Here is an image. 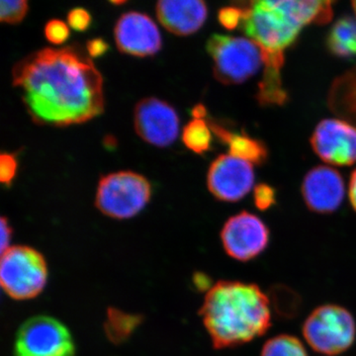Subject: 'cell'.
<instances>
[{
    "instance_id": "obj_29",
    "label": "cell",
    "mask_w": 356,
    "mask_h": 356,
    "mask_svg": "<svg viewBox=\"0 0 356 356\" xmlns=\"http://www.w3.org/2000/svg\"><path fill=\"white\" fill-rule=\"evenodd\" d=\"M1 254L10 248L11 236H13V228L9 225L8 220L6 217L1 218Z\"/></svg>"
},
{
    "instance_id": "obj_27",
    "label": "cell",
    "mask_w": 356,
    "mask_h": 356,
    "mask_svg": "<svg viewBox=\"0 0 356 356\" xmlns=\"http://www.w3.org/2000/svg\"><path fill=\"white\" fill-rule=\"evenodd\" d=\"M255 206L259 210H267L275 204L276 192L270 185L261 184L254 188Z\"/></svg>"
},
{
    "instance_id": "obj_16",
    "label": "cell",
    "mask_w": 356,
    "mask_h": 356,
    "mask_svg": "<svg viewBox=\"0 0 356 356\" xmlns=\"http://www.w3.org/2000/svg\"><path fill=\"white\" fill-rule=\"evenodd\" d=\"M211 131L222 144L229 147V154L248 163L261 165L268 156L266 145L245 133H235L213 120L208 121Z\"/></svg>"
},
{
    "instance_id": "obj_21",
    "label": "cell",
    "mask_w": 356,
    "mask_h": 356,
    "mask_svg": "<svg viewBox=\"0 0 356 356\" xmlns=\"http://www.w3.org/2000/svg\"><path fill=\"white\" fill-rule=\"evenodd\" d=\"M261 356H308V353L296 337L280 334L264 343Z\"/></svg>"
},
{
    "instance_id": "obj_1",
    "label": "cell",
    "mask_w": 356,
    "mask_h": 356,
    "mask_svg": "<svg viewBox=\"0 0 356 356\" xmlns=\"http://www.w3.org/2000/svg\"><path fill=\"white\" fill-rule=\"evenodd\" d=\"M13 84L38 125L67 127L104 111L102 74L81 47L30 54L14 65Z\"/></svg>"
},
{
    "instance_id": "obj_19",
    "label": "cell",
    "mask_w": 356,
    "mask_h": 356,
    "mask_svg": "<svg viewBox=\"0 0 356 356\" xmlns=\"http://www.w3.org/2000/svg\"><path fill=\"white\" fill-rule=\"evenodd\" d=\"M142 322L139 316L131 315L117 309H110L107 314L104 330L112 343L126 341Z\"/></svg>"
},
{
    "instance_id": "obj_9",
    "label": "cell",
    "mask_w": 356,
    "mask_h": 356,
    "mask_svg": "<svg viewBox=\"0 0 356 356\" xmlns=\"http://www.w3.org/2000/svg\"><path fill=\"white\" fill-rule=\"evenodd\" d=\"M221 240L225 252L232 259L248 261L264 252L268 245L269 231L261 219L243 211L226 222Z\"/></svg>"
},
{
    "instance_id": "obj_3",
    "label": "cell",
    "mask_w": 356,
    "mask_h": 356,
    "mask_svg": "<svg viewBox=\"0 0 356 356\" xmlns=\"http://www.w3.org/2000/svg\"><path fill=\"white\" fill-rule=\"evenodd\" d=\"M332 1L314 0H264L248 2L243 8L242 28L264 50L283 53L310 24H327L332 20Z\"/></svg>"
},
{
    "instance_id": "obj_8",
    "label": "cell",
    "mask_w": 356,
    "mask_h": 356,
    "mask_svg": "<svg viewBox=\"0 0 356 356\" xmlns=\"http://www.w3.org/2000/svg\"><path fill=\"white\" fill-rule=\"evenodd\" d=\"M69 330L56 318L38 316L21 325L15 339L14 356H74Z\"/></svg>"
},
{
    "instance_id": "obj_18",
    "label": "cell",
    "mask_w": 356,
    "mask_h": 356,
    "mask_svg": "<svg viewBox=\"0 0 356 356\" xmlns=\"http://www.w3.org/2000/svg\"><path fill=\"white\" fill-rule=\"evenodd\" d=\"M327 47L337 57H356V20L348 16L337 20L327 35Z\"/></svg>"
},
{
    "instance_id": "obj_22",
    "label": "cell",
    "mask_w": 356,
    "mask_h": 356,
    "mask_svg": "<svg viewBox=\"0 0 356 356\" xmlns=\"http://www.w3.org/2000/svg\"><path fill=\"white\" fill-rule=\"evenodd\" d=\"M29 10L26 0H2L0 2V20L8 24H18L24 19Z\"/></svg>"
},
{
    "instance_id": "obj_13",
    "label": "cell",
    "mask_w": 356,
    "mask_h": 356,
    "mask_svg": "<svg viewBox=\"0 0 356 356\" xmlns=\"http://www.w3.org/2000/svg\"><path fill=\"white\" fill-rule=\"evenodd\" d=\"M311 144L325 163L348 166L356 163V128L339 119H325L318 124Z\"/></svg>"
},
{
    "instance_id": "obj_6",
    "label": "cell",
    "mask_w": 356,
    "mask_h": 356,
    "mask_svg": "<svg viewBox=\"0 0 356 356\" xmlns=\"http://www.w3.org/2000/svg\"><path fill=\"white\" fill-rule=\"evenodd\" d=\"M48 280V267L43 255L34 248L17 245L2 254L0 282L14 300H29L43 291Z\"/></svg>"
},
{
    "instance_id": "obj_17",
    "label": "cell",
    "mask_w": 356,
    "mask_h": 356,
    "mask_svg": "<svg viewBox=\"0 0 356 356\" xmlns=\"http://www.w3.org/2000/svg\"><path fill=\"white\" fill-rule=\"evenodd\" d=\"M284 64V54L267 53L264 76L259 83L257 99L262 105H281L286 102L287 93L281 83L280 69Z\"/></svg>"
},
{
    "instance_id": "obj_25",
    "label": "cell",
    "mask_w": 356,
    "mask_h": 356,
    "mask_svg": "<svg viewBox=\"0 0 356 356\" xmlns=\"http://www.w3.org/2000/svg\"><path fill=\"white\" fill-rule=\"evenodd\" d=\"M67 24L74 31H88L92 25V16L83 7H76L67 13Z\"/></svg>"
},
{
    "instance_id": "obj_20",
    "label": "cell",
    "mask_w": 356,
    "mask_h": 356,
    "mask_svg": "<svg viewBox=\"0 0 356 356\" xmlns=\"http://www.w3.org/2000/svg\"><path fill=\"white\" fill-rule=\"evenodd\" d=\"M182 140L185 146L193 153L202 154L209 151L212 143L209 124L204 120L193 119L185 126Z\"/></svg>"
},
{
    "instance_id": "obj_15",
    "label": "cell",
    "mask_w": 356,
    "mask_h": 356,
    "mask_svg": "<svg viewBox=\"0 0 356 356\" xmlns=\"http://www.w3.org/2000/svg\"><path fill=\"white\" fill-rule=\"evenodd\" d=\"M156 13L161 24L177 36H188L200 29L207 19V4L202 0H161Z\"/></svg>"
},
{
    "instance_id": "obj_10",
    "label": "cell",
    "mask_w": 356,
    "mask_h": 356,
    "mask_svg": "<svg viewBox=\"0 0 356 356\" xmlns=\"http://www.w3.org/2000/svg\"><path fill=\"white\" fill-rule=\"evenodd\" d=\"M254 178L252 163L231 154H221L211 163L207 186L218 200L236 202L252 191Z\"/></svg>"
},
{
    "instance_id": "obj_32",
    "label": "cell",
    "mask_w": 356,
    "mask_h": 356,
    "mask_svg": "<svg viewBox=\"0 0 356 356\" xmlns=\"http://www.w3.org/2000/svg\"><path fill=\"white\" fill-rule=\"evenodd\" d=\"M111 3L115 6H122V4H125L126 1H111Z\"/></svg>"
},
{
    "instance_id": "obj_5",
    "label": "cell",
    "mask_w": 356,
    "mask_h": 356,
    "mask_svg": "<svg viewBox=\"0 0 356 356\" xmlns=\"http://www.w3.org/2000/svg\"><path fill=\"white\" fill-rule=\"evenodd\" d=\"M152 196L149 180L139 173L119 172L102 177L96 192L95 205L113 219H129L146 207Z\"/></svg>"
},
{
    "instance_id": "obj_30",
    "label": "cell",
    "mask_w": 356,
    "mask_h": 356,
    "mask_svg": "<svg viewBox=\"0 0 356 356\" xmlns=\"http://www.w3.org/2000/svg\"><path fill=\"white\" fill-rule=\"evenodd\" d=\"M348 194H350L351 205H353V209L356 211V170L351 175Z\"/></svg>"
},
{
    "instance_id": "obj_33",
    "label": "cell",
    "mask_w": 356,
    "mask_h": 356,
    "mask_svg": "<svg viewBox=\"0 0 356 356\" xmlns=\"http://www.w3.org/2000/svg\"><path fill=\"white\" fill-rule=\"evenodd\" d=\"M353 10H355V13L356 14V1L353 2Z\"/></svg>"
},
{
    "instance_id": "obj_24",
    "label": "cell",
    "mask_w": 356,
    "mask_h": 356,
    "mask_svg": "<svg viewBox=\"0 0 356 356\" xmlns=\"http://www.w3.org/2000/svg\"><path fill=\"white\" fill-rule=\"evenodd\" d=\"M243 8L240 6L222 7L218 13V20L227 30H235L242 25Z\"/></svg>"
},
{
    "instance_id": "obj_7",
    "label": "cell",
    "mask_w": 356,
    "mask_h": 356,
    "mask_svg": "<svg viewBox=\"0 0 356 356\" xmlns=\"http://www.w3.org/2000/svg\"><path fill=\"white\" fill-rule=\"evenodd\" d=\"M303 336L317 353L339 355L355 343V321L343 307L332 304L318 307L304 322Z\"/></svg>"
},
{
    "instance_id": "obj_14",
    "label": "cell",
    "mask_w": 356,
    "mask_h": 356,
    "mask_svg": "<svg viewBox=\"0 0 356 356\" xmlns=\"http://www.w3.org/2000/svg\"><path fill=\"white\" fill-rule=\"evenodd\" d=\"M302 195L313 212L318 214L334 212L344 198V182L341 173L329 166L314 168L304 178Z\"/></svg>"
},
{
    "instance_id": "obj_28",
    "label": "cell",
    "mask_w": 356,
    "mask_h": 356,
    "mask_svg": "<svg viewBox=\"0 0 356 356\" xmlns=\"http://www.w3.org/2000/svg\"><path fill=\"white\" fill-rule=\"evenodd\" d=\"M108 43L102 38H93L86 43V51L90 58H102L109 51Z\"/></svg>"
},
{
    "instance_id": "obj_26",
    "label": "cell",
    "mask_w": 356,
    "mask_h": 356,
    "mask_svg": "<svg viewBox=\"0 0 356 356\" xmlns=\"http://www.w3.org/2000/svg\"><path fill=\"white\" fill-rule=\"evenodd\" d=\"M17 159L15 154L2 153L0 156V181L6 187L10 186L17 173Z\"/></svg>"
},
{
    "instance_id": "obj_4",
    "label": "cell",
    "mask_w": 356,
    "mask_h": 356,
    "mask_svg": "<svg viewBox=\"0 0 356 356\" xmlns=\"http://www.w3.org/2000/svg\"><path fill=\"white\" fill-rule=\"evenodd\" d=\"M206 50L214 63V76L228 86L245 83L266 67L267 51L252 40L215 34Z\"/></svg>"
},
{
    "instance_id": "obj_23",
    "label": "cell",
    "mask_w": 356,
    "mask_h": 356,
    "mask_svg": "<svg viewBox=\"0 0 356 356\" xmlns=\"http://www.w3.org/2000/svg\"><path fill=\"white\" fill-rule=\"evenodd\" d=\"M46 39L54 44H62L70 38V29L64 21L53 19L47 22L44 28Z\"/></svg>"
},
{
    "instance_id": "obj_12",
    "label": "cell",
    "mask_w": 356,
    "mask_h": 356,
    "mask_svg": "<svg viewBox=\"0 0 356 356\" xmlns=\"http://www.w3.org/2000/svg\"><path fill=\"white\" fill-rule=\"evenodd\" d=\"M115 43L121 53L133 57H152L163 46L158 26L147 14L129 11L114 28Z\"/></svg>"
},
{
    "instance_id": "obj_2",
    "label": "cell",
    "mask_w": 356,
    "mask_h": 356,
    "mask_svg": "<svg viewBox=\"0 0 356 356\" xmlns=\"http://www.w3.org/2000/svg\"><path fill=\"white\" fill-rule=\"evenodd\" d=\"M200 316L215 348H235L268 331L270 301L254 283L219 281L208 290Z\"/></svg>"
},
{
    "instance_id": "obj_31",
    "label": "cell",
    "mask_w": 356,
    "mask_h": 356,
    "mask_svg": "<svg viewBox=\"0 0 356 356\" xmlns=\"http://www.w3.org/2000/svg\"><path fill=\"white\" fill-rule=\"evenodd\" d=\"M192 116L194 119H199V120H204L207 116V109L202 104H197L191 110Z\"/></svg>"
},
{
    "instance_id": "obj_11",
    "label": "cell",
    "mask_w": 356,
    "mask_h": 356,
    "mask_svg": "<svg viewBox=\"0 0 356 356\" xmlns=\"http://www.w3.org/2000/svg\"><path fill=\"white\" fill-rule=\"evenodd\" d=\"M134 124L138 135L156 147L170 146L179 132V118L175 109L168 102L154 97L138 102L134 112Z\"/></svg>"
}]
</instances>
